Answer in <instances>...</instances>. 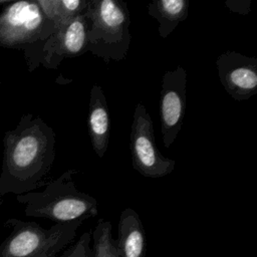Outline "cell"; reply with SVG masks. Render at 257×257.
Returning <instances> with one entry per match:
<instances>
[{"label": "cell", "instance_id": "cell-1", "mask_svg": "<svg viewBox=\"0 0 257 257\" xmlns=\"http://www.w3.org/2000/svg\"><path fill=\"white\" fill-rule=\"evenodd\" d=\"M0 172V195H23L44 187L55 160L56 135L40 116L21 115L4 133Z\"/></svg>", "mask_w": 257, "mask_h": 257}, {"label": "cell", "instance_id": "cell-2", "mask_svg": "<svg viewBox=\"0 0 257 257\" xmlns=\"http://www.w3.org/2000/svg\"><path fill=\"white\" fill-rule=\"evenodd\" d=\"M79 172L68 169L57 179L50 180L42 191L17 195L27 217L44 218L55 223L84 222L98 214V203L87 193L77 190L74 178Z\"/></svg>", "mask_w": 257, "mask_h": 257}, {"label": "cell", "instance_id": "cell-3", "mask_svg": "<svg viewBox=\"0 0 257 257\" xmlns=\"http://www.w3.org/2000/svg\"><path fill=\"white\" fill-rule=\"evenodd\" d=\"M85 15L88 20L87 51L106 63L122 60L132 40L126 3L121 0H89Z\"/></svg>", "mask_w": 257, "mask_h": 257}, {"label": "cell", "instance_id": "cell-4", "mask_svg": "<svg viewBox=\"0 0 257 257\" xmlns=\"http://www.w3.org/2000/svg\"><path fill=\"white\" fill-rule=\"evenodd\" d=\"M82 223H55L43 228L33 221L9 218L4 224L9 232L0 244V257H56L74 240Z\"/></svg>", "mask_w": 257, "mask_h": 257}, {"label": "cell", "instance_id": "cell-5", "mask_svg": "<svg viewBox=\"0 0 257 257\" xmlns=\"http://www.w3.org/2000/svg\"><path fill=\"white\" fill-rule=\"evenodd\" d=\"M56 30L36 0L11 1L0 11V47L22 50L27 56Z\"/></svg>", "mask_w": 257, "mask_h": 257}, {"label": "cell", "instance_id": "cell-6", "mask_svg": "<svg viewBox=\"0 0 257 257\" xmlns=\"http://www.w3.org/2000/svg\"><path fill=\"white\" fill-rule=\"evenodd\" d=\"M133 168L142 176L158 179L173 172L176 161L164 157L156 146L153 120L146 106L136 105L130 133Z\"/></svg>", "mask_w": 257, "mask_h": 257}, {"label": "cell", "instance_id": "cell-7", "mask_svg": "<svg viewBox=\"0 0 257 257\" xmlns=\"http://www.w3.org/2000/svg\"><path fill=\"white\" fill-rule=\"evenodd\" d=\"M88 20L85 12L58 27L33 53L24 56L30 72L42 65L55 69L64 58L82 55L87 51Z\"/></svg>", "mask_w": 257, "mask_h": 257}, {"label": "cell", "instance_id": "cell-8", "mask_svg": "<svg viewBox=\"0 0 257 257\" xmlns=\"http://www.w3.org/2000/svg\"><path fill=\"white\" fill-rule=\"evenodd\" d=\"M187 71L179 65L164 73L161 83L160 119L164 146L173 145L182 128L186 110Z\"/></svg>", "mask_w": 257, "mask_h": 257}, {"label": "cell", "instance_id": "cell-9", "mask_svg": "<svg viewBox=\"0 0 257 257\" xmlns=\"http://www.w3.org/2000/svg\"><path fill=\"white\" fill-rule=\"evenodd\" d=\"M218 76L225 91L241 101L257 93V58L228 50L216 60Z\"/></svg>", "mask_w": 257, "mask_h": 257}, {"label": "cell", "instance_id": "cell-10", "mask_svg": "<svg viewBox=\"0 0 257 257\" xmlns=\"http://www.w3.org/2000/svg\"><path fill=\"white\" fill-rule=\"evenodd\" d=\"M87 128L94 153L100 159L103 158L109 142L110 118L105 95L97 84L90 89Z\"/></svg>", "mask_w": 257, "mask_h": 257}, {"label": "cell", "instance_id": "cell-11", "mask_svg": "<svg viewBox=\"0 0 257 257\" xmlns=\"http://www.w3.org/2000/svg\"><path fill=\"white\" fill-rule=\"evenodd\" d=\"M115 247L117 257H146L145 230L139 214L132 208H125L120 213Z\"/></svg>", "mask_w": 257, "mask_h": 257}, {"label": "cell", "instance_id": "cell-12", "mask_svg": "<svg viewBox=\"0 0 257 257\" xmlns=\"http://www.w3.org/2000/svg\"><path fill=\"white\" fill-rule=\"evenodd\" d=\"M148 13L158 23L159 35L166 39L189 13L188 0H159L148 4Z\"/></svg>", "mask_w": 257, "mask_h": 257}, {"label": "cell", "instance_id": "cell-13", "mask_svg": "<svg viewBox=\"0 0 257 257\" xmlns=\"http://www.w3.org/2000/svg\"><path fill=\"white\" fill-rule=\"evenodd\" d=\"M111 223L99 219L91 233L92 257H117L115 239L112 238Z\"/></svg>", "mask_w": 257, "mask_h": 257}, {"label": "cell", "instance_id": "cell-14", "mask_svg": "<svg viewBox=\"0 0 257 257\" xmlns=\"http://www.w3.org/2000/svg\"><path fill=\"white\" fill-rule=\"evenodd\" d=\"M89 0H56L59 27L85 12Z\"/></svg>", "mask_w": 257, "mask_h": 257}, {"label": "cell", "instance_id": "cell-15", "mask_svg": "<svg viewBox=\"0 0 257 257\" xmlns=\"http://www.w3.org/2000/svg\"><path fill=\"white\" fill-rule=\"evenodd\" d=\"M90 241L91 232L82 233L79 239L66 249V257H92Z\"/></svg>", "mask_w": 257, "mask_h": 257}, {"label": "cell", "instance_id": "cell-16", "mask_svg": "<svg viewBox=\"0 0 257 257\" xmlns=\"http://www.w3.org/2000/svg\"><path fill=\"white\" fill-rule=\"evenodd\" d=\"M227 7L234 12L246 15L250 10V1L248 0H231L226 2Z\"/></svg>", "mask_w": 257, "mask_h": 257}, {"label": "cell", "instance_id": "cell-17", "mask_svg": "<svg viewBox=\"0 0 257 257\" xmlns=\"http://www.w3.org/2000/svg\"><path fill=\"white\" fill-rule=\"evenodd\" d=\"M9 2H11V1H10V0H0V7L5 6V5L8 4Z\"/></svg>", "mask_w": 257, "mask_h": 257}, {"label": "cell", "instance_id": "cell-18", "mask_svg": "<svg viewBox=\"0 0 257 257\" xmlns=\"http://www.w3.org/2000/svg\"><path fill=\"white\" fill-rule=\"evenodd\" d=\"M60 257H66V250H65V251L60 255Z\"/></svg>", "mask_w": 257, "mask_h": 257}, {"label": "cell", "instance_id": "cell-19", "mask_svg": "<svg viewBox=\"0 0 257 257\" xmlns=\"http://www.w3.org/2000/svg\"><path fill=\"white\" fill-rule=\"evenodd\" d=\"M2 198H3V197L0 195V206H1V205H2V203H3V201H2Z\"/></svg>", "mask_w": 257, "mask_h": 257}, {"label": "cell", "instance_id": "cell-20", "mask_svg": "<svg viewBox=\"0 0 257 257\" xmlns=\"http://www.w3.org/2000/svg\"><path fill=\"white\" fill-rule=\"evenodd\" d=\"M0 91H1V84H0Z\"/></svg>", "mask_w": 257, "mask_h": 257}]
</instances>
